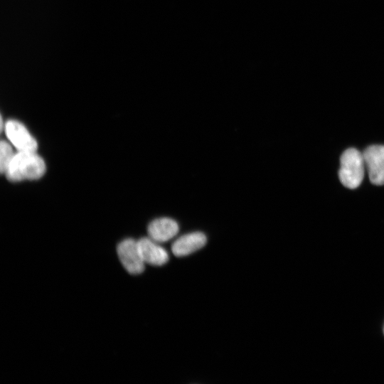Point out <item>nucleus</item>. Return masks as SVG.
Wrapping results in <instances>:
<instances>
[{"instance_id": "f257e3e1", "label": "nucleus", "mask_w": 384, "mask_h": 384, "mask_svg": "<svg viewBox=\"0 0 384 384\" xmlns=\"http://www.w3.org/2000/svg\"><path fill=\"white\" fill-rule=\"evenodd\" d=\"M46 170L44 160L36 151H17L11 161L5 175L11 182L36 180Z\"/></svg>"}, {"instance_id": "f03ea898", "label": "nucleus", "mask_w": 384, "mask_h": 384, "mask_svg": "<svg viewBox=\"0 0 384 384\" xmlns=\"http://www.w3.org/2000/svg\"><path fill=\"white\" fill-rule=\"evenodd\" d=\"M364 167L363 153L354 148L346 149L340 158V181L350 189L356 188L363 179Z\"/></svg>"}, {"instance_id": "7ed1b4c3", "label": "nucleus", "mask_w": 384, "mask_h": 384, "mask_svg": "<svg viewBox=\"0 0 384 384\" xmlns=\"http://www.w3.org/2000/svg\"><path fill=\"white\" fill-rule=\"evenodd\" d=\"M4 132L10 143L18 151H36L38 143L23 124L18 120L6 122Z\"/></svg>"}, {"instance_id": "20e7f679", "label": "nucleus", "mask_w": 384, "mask_h": 384, "mask_svg": "<svg viewBox=\"0 0 384 384\" xmlns=\"http://www.w3.org/2000/svg\"><path fill=\"white\" fill-rule=\"evenodd\" d=\"M117 252L121 263L132 274H139L144 270V262L138 246V241L127 238L119 243Z\"/></svg>"}, {"instance_id": "39448f33", "label": "nucleus", "mask_w": 384, "mask_h": 384, "mask_svg": "<svg viewBox=\"0 0 384 384\" xmlns=\"http://www.w3.org/2000/svg\"><path fill=\"white\" fill-rule=\"evenodd\" d=\"M363 156L370 182L378 186L384 185V146H369Z\"/></svg>"}, {"instance_id": "423d86ee", "label": "nucleus", "mask_w": 384, "mask_h": 384, "mask_svg": "<svg viewBox=\"0 0 384 384\" xmlns=\"http://www.w3.org/2000/svg\"><path fill=\"white\" fill-rule=\"evenodd\" d=\"M138 241L141 256L145 263L161 266L165 265L169 259L167 251L156 241L149 238H142Z\"/></svg>"}, {"instance_id": "0eeeda50", "label": "nucleus", "mask_w": 384, "mask_h": 384, "mask_svg": "<svg viewBox=\"0 0 384 384\" xmlns=\"http://www.w3.org/2000/svg\"><path fill=\"white\" fill-rule=\"evenodd\" d=\"M207 242L206 236L201 232H192L177 238L172 244L173 254L184 257L202 248Z\"/></svg>"}, {"instance_id": "6e6552de", "label": "nucleus", "mask_w": 384, "mask_h": 384, "mask_svg": "<svg viewBox=\"0 0 384 384\" xmlns=\"http://www.w3.org/2000/svg\"><path fill=\"white\" fill-rule=\"evenodd\" d=\"M176 221L169 218H159L152 220L148 225L149 237L157 242H166L178 232Z\"/></svg>"}, {"instance_id": "1a4fd4ad", "label": "nucleus", "mask_w": 384, "mask_h": 384, "mask_svg": "<svg viewBox=\"0 0 384 384\" xmlns=\"http://www.w3.org/2000/svg\"><path fill=\"white\" fill-rule=\"evenodd\" d=\"M15 154L11 144L2 139L0 144V170L1 174H5Z\"/></svg>"}]
</instances>
